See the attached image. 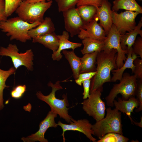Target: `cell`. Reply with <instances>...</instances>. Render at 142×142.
<instances>
[{"mask_svg":"<svg viewBox=\"0 0 142 142\" xmlns=\"http://www.w3.org/2000/svg\"><path fill=\"white\" fill-rule=\"evenodd\" d=\"M113 103L115 108L121 113L125 114L132 123L133 120L131 117V113L133 112L135 108H138L139 105V102L137 98L133 96L125 100L119 97L118 101L114 99Z\"/></svg>","mask_w":142,"mask_h":142,"instance_id":"cell-17","label":"cell"},{"mask_svg":"<svg viewBox=\"0 0 142 142\" xmlns=\"http://www.w3.org/2000/svg\"><path fill=\"white\" fill-rule=\"evenodd\" d=\"M69 124L63 123L60 121L58 122V125L60 126L62 129V135L63 136L64 142H65V132L69 130L76 131L80 132L85 135L90 141L93 142L97 141V139L92 135L93 134L92 129V125L90 123L88 120L84 119L76 120L72 118Z\"/></svg>","mask_w":142,"mask_h":142,"instance_id":"cell-11","label":"cell"},{"mask_svg":"<svg viewBox=\"0 0 142 142\" xmlns=\"http://www.w3.org/2000/svg\"><path fill=\"white\" fill-rule=\"evenodd\" d=\"M136 76L131 75L128 73L123 74L119 83L113 85L108 95L105 99L107 106L113 107V101L119 94L123 99L126 100L136 95L138 87V81Z\"/></svg>","mask_w":142,"mask_h":142,"instance_id":"cell-5","label":"cell"},{"mask_svg":"<svg viewBox=\"0 0 142 142\" xmlns=\"http://www.w3.org/2000/svg\"><path fill=\"white\" fill-rule=\"evenodd\" d=\"M32 42L38 43L43 44L45 47L52 50L53 53L58 49L59 38L54 32L38 36L32 38Z\"/></svg>","mask_w":142,"mask_h":142,"instance_id":"cell-20","label":"cell"},{"mask_svg":"<svg viewBox=\"0 0 142 142\" xmlns=\"http://www.w3.org/2000/svg\"><path fill=\"white\" fill-rule=\"evenodd\" d=\"M117 51L114 49L98 52L96 59V73L91 79L90 93L95 90L103 91V85L111 82V71L117 69Z\"/></svg>","mask_w":142,"mask_h":142,"instance_id":"cell-1","label":"cell"},{"mask_svg":"<svg viewBox=\"0 0 142 142\" xmlns=\"http://www.w3.org/2000/svg\"><path fill=\"white\" fill-rule=\"evenodd\" d=\"M113 3V10L114 11L122 9L142 13L141 7L135 0H115Z\"/></svg>","mask_w":142,"mask_h":142,"instance_id":"cell-25","label":"cell"},{"mask_svg":"<svg viewBox=\"0 0 142 142\" xmlns=\"http://www.w3.org/2000/svg\"><path fill=\"white\" fill-rule=\"evenodd\" d=\"M91 79H89L84 81L82 82L84 91L83 93V99H85L89 98L90 95V87Z\"/></svg>","mask_w":142,"mask_h":142,"instance_id":"cell-37","label":"cell"},{"mask_svg":"<svg viewBox=\"0 0 142 142\" xmlns=\"http://www.w3.org/2000/svg\"><path fill=\"white\" fill-rule=\"evenodd\" d=\"M111 7L108 0H104L100 7H97L96 17L99 20V24L103 28L106 35L113 24Z\"/></svg>","mask_w":142,"mask_h":142,"instance_id":"cell-15","label":"cell"},{"mask_svg":"<svg viewBox=\"0 0 142 142\" xmlns=\"http://www.w3.org/2000/svg\"><path fill=\"white\" fill-rule=\"evenodd\" d=\"M98 20L96 17L92 21L84 24L78 34L79 38L83 40L85 38H89L104 41L106 34L103 27L98 23Z\"/></svg>","mask_w":142,"mask_h":142,"instance_id":"cell-14","label":"cell"},{"mask_svg":"<svg viewBox=\"0 0 142 142\" xmlns=\"http://www.w3.org/2000/svg\"><path fill=\"white\" fill-rule=\"evenodd\" d=\"M27 3H35L42 1H49L51 0H24Z\"/></svg>","mask_w":142,"mask_h":142,"instance_id":"cell-39","label":"cell"},{"mask_svg":"<svg viewBox=\"0 0 142 142\" xmlns=\"http://www.w3.org/2000/svg\"><path fill=\"white\" fill-rule=\"evenodd\" d=\"M41 23L37 21L29 23L18 16L0 21V29L10 37V40L16 39L24 43L32 39L28 35L29 31Z\"/></svg>","mask_w":142,"mask_h":142,"instance_id":"cell-2","label":"cell"},{"mask_svg":"<svg viewBox=\"0 0 142 142\" xmlns=\"http://www.w3.org/2000/svg\"><path fill=\"white\" fill-rule=\"evenodd\" d=\"M132 123H134L135 125H137L139 127L142 128V116L141 118V120L139 122H136L134 121H133Z\"/></svg>","mask_w":142,"mask_h":142,"instance_id":"cell-40","label":"cell"},{"mask_svg":"<svg viewBox=\"0 0 142 142\" xmlns=\"http://www.w3.org/2000/svg\"><path fill=\"white\" fill-rule=\"evenodd\" d=\"M128 51L127 57L124 63L119 68L114 69L112 71L113 76L111 77V82H115L117 80H121L124 72L127 68L130 69L132 72H134L135 66L133 62L138 57L133 52L132 47Z\"/></svg>","mask_w":142,"mask_h":142,"instance_id":"cell-19","label":"cell"},{"mask_svg":"<svg viewBox=\"0 0 142 142\" xmlns=\"http://www.w3.org/2000/svg\"><path fill=\"white\" fill-rule=\"evenodd\" d=\"M133 63L135 67L133 73L137 79H142V59L136 58Z\"/></svg>","mask_w":142,"mask_h":142,"instance_id":"cell-32","label":"cell"},{"mask_svg":"<svg viewBox=\"0 0 142 142\" xmlns=\"http://www.w3.org/2000/svg\"><path fill=\"white\" fill-rule=\"evenodd\" d=\"M129 139L123 135L116 133H108L97 142H127Z\"/></svg>","mask_w":142,"mask_h":142,"instance_id":"cell-28","label":"cell"},{"mask_svg":"<svg viewBox=\"0 0 142 142\" xmlns=\"http://www.w3.org/2000/svg\"><path fill=\"white\" fill-rule=\"evenodd\" d=\"M26 86L25 85H18L13 88L11 92V97L15 99H20L26 91Z\"/></svg>","mask_w":142,"mask_h":142,"instance_id":"cell-31","label":"cell"},{"mask_svg":"<svg viewBox=\"0 0 142 142\" xmlns=\"http://www.w3.org/2000/svg\"><path fill=\"white\" fill-rule=\"evenodd\" d=\"M63 12L65 28L67 31L70 33L72 37L78 35L84 24L77 8H72Z\"/></svg>","mask_w":142,"mask_h":142,"instance_id":"cell-13","label":"cell"},{"mask_svg":"<svg viewBox=\"0 0 142 142\" xmlns=\"http://www.w3.org/2000/svg\"><path fill=\"white\" fill-rule=\"evenodd\" d=\"M59 38V45L57 50L52 54V58L54 60L59 61L62 57L61 52L63 50L72 49V50L81 47L82 44L72 42L68 39L69 35L68 32L64 31L62 35H58Z\"/></svg>","mask_w":142,"mask_h":142,"instance_id":"cell-16","label":"cell"},{"mask_svg":"<svg viewBox=\"0 0 142 142\" xmlns=\"http://www.w3.org/2000/svg\"><path fill=\"white\" fill-rule=\"evenodd\" d=\"M7 17L5 12V1L0 0V21L7 20Z\"/></svg>","mask_w":142,"mask_h":142,"instance_id":"cell-38","label":"cell"},{"mask_svg":"<svg viewBox=\"0 0 142 142\" xmlns=\"http://www.w3.org/2000/svg\"><path fill=\"white\" fill-rule=\"evenodd\" d=\"M60 83V82L58 81L53 84L50 81L48 85L52 88V90L49 95H44L40 91L38 92L36 95L38 99L45 102L49 106L51 110L55 112L60 118L65 120L68 123H70L72 117L68 114L69 108L67 107L69 104L67 96L63 95L62 99L57 98L55 96V92L63 89Z\"/></svg>","mask_w":142,"mask_h":142,"instance_id":"cell-4","label":"cell"},{"mask_svg":"<svg viewBox=\"0 0 142 142\" xmlns=\"http://www.w3.org/2000/svg\"><path fill=\"white\" fill-rule=\"evenodd\" d=\"M57 114L52 110L49 111L44 119L42 121L39 125L38 130L26 137H23L21 140L24 142H48V140L44 138V135L47 130L50 127H57V124L55 123V119Z\"/></svg>","mask_w":142,"mask_h":142,"instance_id":"cell-12","label":"cell"},{"mask_svg":"<svg viewBox=\"0 0 142 142\" xmlns=\"http://www.w3.org/2000/svg\"><path fill=\"white\" fill-rule=\"evenodd\" d=\"M101 93L99 90L93 91L89 97L81 103L83 110L96 122L103 118L105 115V103L101 98Z\"/></svg>","mask_w":142,"mask_h":142,"instance_id":"cell-8","label":"cell"},{"mask_svg":"<svg viewBox=\"0 0 142 142\" xmlns=\"http://www.w3.org/2000/svg\"><path fill=\"white\" fill-rule=\"evenodd\" d=\"M96 73V72L80 73L75 82L78 85L81 86L82 82L86 80L92 79Z\"/></svg>","mask_w":142,"mask_h":142,"instance_id":"cell-34","label":"cell"},{"mask_svg":"<svg viewBox=\"0 0 142 142\" xmlns=\"http://www.w3.org/2000/svg\"><path fill=\"white\" fill-rule=\"evenodd\" d=\"M106 36L102 50L112 49L117 50L116 64L117 69H119L124 64V61H125L127 58L125 54H128V51L122 49L120 42L121 34L114 24H113Z\"/></svg>","mask_w":142,"mask_h":142,"instance_id":"cell-9","label":"cell"},{"mask_svg":"<svg viewBox=\"0 0 142 142\" xmlns=\"http://www.w3.org/2000/svg\"><path fill=\"white\" fill-rule=\"evenodd\" d=\"M142 19L139 21L137 25L131 31L121 34L120 42L121 48L123 50H129L134 43L137 35L139 34L142 37Z\"/></svg>","mask_w":142,"mask_h":142,"instance_id":"cell-18","label":"cell"},{"mask_svg":"<svg viewBox=\"0 0 142 142\" xmlns=\"http://www.w3.org/2000/svg\"><path fill=\"white\" fill-rule=\"evenodd\" d=\"M53 1L27 3L23 0L15 11L18 16L30 23L42 22L44 14L52 5Z\"/></svg>","mask_w":142,"mask_h":142,"instance_id":"cell-6","label":"cell"},{"mask_svg":"<svg viewBox=\"0 0 142 142\" xmlns=\"http://www.w3.org/2000/svg\"><path fill=\"white\" fill-rule=\"evenodd\" d=\"M104 0H79L77 5V7L82 5H90L96 7H100Z\"/></svg>","mask_w":142,"mask_h":142,"instance_id":"cell-36","label":"cell"},{"mask_svg":"<svg viewBox=\"0 0 142 142\" xmlns=\"http://www.w3.org/2000/svg\"><path fill=\"white\" fill-rule=\"evenodd\" d=\"M82 43L84 47L81 52L83 55L95 52H100L104 45V41L89 38H84Z\"/></svg>","mask_w":142,"mask_h":142,"instance_id":"cell-24","label":"cell"},{"mask_svg":"<svg viewBox=\"0 0 142 142\" xmlns=\"http://www.w3.org/2000/svg\"><path fill=\"white\" fill-rule=\"evenodd\" d=\"M137 99L139 102V105L135 111L138 112L142 110V79L138 81V87L136 95Z\"/></svg>","mask_w":142,"mask_h":142,"instance_id":"cell-35","label":"cell"},{"mask_svg":"<svg viewBox=\"0 0 142 142\" xmlns=\"http://www.w3.org/2000/svg\"><path fill=\"white\" fill-rule=\"evenodd\" d=\"M19 50L16 44H9L6 48L1 47L0 55L10 57L16 70L24 66L28 70L32 71L34 55L32 50H27L24 53H19Z\"/></svg>","mask_w":142,"mask_h":142,"instance_id":"cell-7","label":"cell"},{"mask_svg":"<svg viewBox=\"0 0 142 142\" xmlns=\"http://www.w3.org/2000/svg\"><path fill=\"white\" fill-rule=\"evenodd\" d=\"M79 0H55L59 12H63L70 8L74 7Z\"/></svg>","mask_w":142,"mask_h":142,"instance_id":"cell-29","label":"cell"},{"mask_svg":"<svg viewBox=\"0 0 142 142\" xmlns=\"http://www.w3.org/2000/svg\"><path fill=\"white\" fill-rule=\"evenodd\" d=\"M84 24L92 21L96 17L97 7L92 5H84L76 8Z\"/></svg>","mask_w":142,"mask_h":142,"instance_id":"cell-26","label":"cell"},{"mask_svg":"<svg viewBox=\"0 0 142 142\" xmlns=\"http://www.w3.org/2000/svg\"><path fill=\"white\" fill-rule=\"evenodd\" d=\"M55 30L54 24L49 17L45 18L43 21L36 27L30 30L28 32L29 37L32 38L51 32H54Z\"/></svg>","mask_w":142,"mask_h":142,"instance_id":"cell-21","label":"cell"},{"mask_svg":"<svg viewBox=\"0 0 142 142\" xmlns=\"http://www.w3.org/2000/svg\"><path fill=\"white\" fill-rule=\"evenodd\" d=\"M98 52L84 54L80 58L81 68L80 73L94 72L96 71V59Z\"/></svg>","mask_w":142,"mask_h":142,"instance_id":"cell-23","label":"cell"},{"mask_svg":"<svg viewBox=\"0 0 142 142\" xmlns=\"http://www.w3.org/2000/svg\"><path fill=\"white\" fill-rule=\"evenodd\" d=\"M139 14L137 12L128 11L117 13L112 10L113 24L121 34L129 32L135 27V19Z\"/></svg>","mask_w":142,"mask_h":142,"instance_id":"cell-10","label":"cell"},{"mask_svg":"<svg viewBox=\"0 0 142 142\" xmlns=\"http://www.w3.org/2000/svg\"><path fill=\"white\" fill-rule=\"evenodd\" d=\"M133 52L139 55L142 59V38L141 37L136 39L132 46Z\"/></svg>","mask_w":142,"mask_h":142,"instance_id":"cell-33","label":"cell"},{"mask_svg":"<svg viewBox=\"0 0 142 142\" xmlns=\"http://www.w3.org/2000/svg\"><path fill=\"white\" fill-rule=\"evenodd\" d=\"M23 0H4L5 12L8 17L12 14L19 6Z\"/></svg>","mask_w":142,"mask_h":142,"instance_id":"cell-30","label":"cell"},{"mask_svg":"<svg viewBox=\"0 0 142 142\" xmlns=\"http://www.w3.org/2000/svg\"><path fill=\"white\" fill-rule=\"evenodd\" d=\"M106 110V114L105 118L92 125L93 135L100 139L109 133H116L123 135L121 113L115 108L112 109L111 107Z\"/></svg>","mask_w":142,"mask_h":142,"instance_id":"cell-3","label":"cell"},{"mask_svg":"<svg viewBox=\"0 0 142 142\" xmlns=\"http://www.w3.org/2000/svg\"><path fill=\"white\" fill-rule=\"evenodd\" d=\"M16 70L14 67H11L7 70L0 69V110L4 106L3 96L4 90L6 88L9 87L6 85V81L10 75L15 74Z\"/></svg>","mask_w":142,"mask_h":142,"instance_id":"cell-27","label":"cell"},{"mask_svg":"<svg viewBox=\"0 0 142 142\" xmlns=\"http://www.w3.org/2000/svg\"><path fill=\"white\" fill-rule=\"evenodd\" d=\"M62 52L65 58L69 62L72 70L74 78L75 79H77L80 73L81 68L80 58L75 54L74 50L68 51L65 50Z\"/></svg>","mask_w":142,"mask_h":142,"instance_id":"cell-22","label":"cell"}]
</instances>
